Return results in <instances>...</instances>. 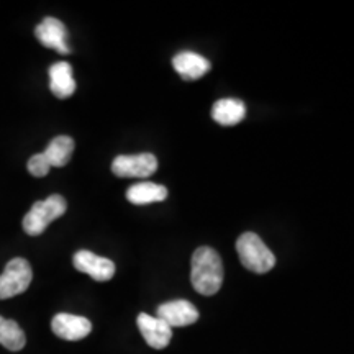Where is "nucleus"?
Returning a JSON list of instances; mask_svg holds the SVG:
<instances>
[{
  "label": "nucleus",
  "instance_id": "f257e3e1",
  "mask_svg": "<svg viewBox=\"0 0 354 354\" xmlns=\"http://www.w3.org/2000/svg\"><path fill=\"white\" fill-rule=\"evenodd\" d=\"M190 282L196 292L202 295H214L223 284V263L214 248H197L190 263Z\"/></svg>",
  "mask_w": 354,
  "mask_h": 354
},
{
  "label": "nucleus",
  "instance_id": "f03ea898",
  "mask_svg": "<svg viewBox=\"0 0 354 354\" xmlns=\"http://www.w3.org/2000/svg\"><path fill=\"white\" fill-rule=\"evenodd\" d=\"M236 253L240 256L241 264L251 272L266 274L276 266V256L253 232L243 233L238 238Z\"/></svg>",
  "mask_w": 354,
  "mask_h": 354
},
{
  "label": "nucleus",
  "instance_id": "7ed1b4c3",
  "mask_svg": "<svg viewBox=\"0 0 354 354\" xmlns=\"http://www.w3.org/2000/svg\"><path fill=\"white\" fill-rule=\"evenodd\" d=\"M68 210V202L59 194H53L46 201L35 202L24 218V230L30 236H38L44 233L48 225L63 216Z\"/></svg>",
  "mask_w": 354,
  "mask_h": 354
},
{
  "label": "nucleus",
  "instance_id": "20e7f679",
  "mask_svg": "<svg viewBox=\"0 0 354 354\" xmlns=\"http://www.w3.org/2000/svg\"><path fill=\"white\" fill-rule=\"evenodd\" d=\"M32 279L33 271L28 261L24 258H13L8 261L6 271L0 276V300L24 294L32 284Z\"/></svg>",
  "mask_w": 354,
  "mask_h": 354
},
{
  "label": "nucleus",
  "instance_id": "39448f33",
  "mask_svg": "<svg viewBox=\"0 0 354 354\" xmlns=\"http://www.w3.org/2000/svg\"><path fill=\"white\" fill-rule=\"evenodd\" d=\"M158 171V159L151 153L122 154L112 162V172L117 177H149Z\"/></svg>",
  "mask_w": 354,
  "mask_h": 354
},
{
  "label": "nucleus",
  "instance_id": "423d86ee",
  "mask_svg": "<svg viewBox=\"0 0 354 354\" xmlns=\"http://www.w3.org/2000/svg\"><path fill=\"white\" fill-rule=\"evenodd\" d=\"M73 264L79 272L87 274V276H91L97 282H107L115 276L113 261L102 258V256H97L86 250L77 251L74 254Z\"/></svg>",
  "mask_w": 354,
  "mask_h": 354
},
{
  "label": "nucleus",
  "instance_id": "0eeeda50",
  "mask_svg": "<svg viewBox=\"0 0 354 354\" xmlns=\"http://www.w3.org/2000/svg\"><path fill=\"white\" fill-rule=\"evenodd\" d=\"M35 37L44 48H53L61 55H69L71 48L68 44V30L61 20L46 17L37 28H35Z\"/></svg>",
  "mask_w": 354,
  "mask_h": 354
},
{
  "label": "nucleus",
  "instance_id": "6e6552de",
  "mask_svg": "<svg viewBox=\"0 0 354 354\" xmlns=\"http://www.w3.org/2000/svg\"><path fill=\"white\" fill-rule=\"evenodd\" d=\"M51 330L57 338L66 342H79L92 331V323L86 317L73 313H57L51 322Z\"/></svg>",
  "mask_w": 354,
  "mask_h": 354
},
{
  "label": "nucleus",
  "instance_id": "1a4fd4ad",
  "mask_svg": "<svg viewBox=\"0 0 354 354\" xmlns=\"http://www.w3.org/2000/svg\"><path fill=\"white\" fill-rule=\"evenodd\" d=\"M158 318L172 326H189L198 320V310L189 300H172L158 307Z\"/></svg>",
  "mask_w": 354,
  "mask_h": 354
},
{
  "label": "nucleus",
  "instance_id": "9d476101",
  "mask_svg": "<svg viewBox=\"0 0 354 354\" xmlns=\"http://www.w3.org/2000/svg\"><path fill=\"white\" fill-rule=\"evenodd\" d=\"M136 325L143 335L145 342L154 349H165L171 343L172 328L158 317H151L148 313H140L136 318Z\"/></svg>",
  "mask_w": 354,
  "mask_h": 354
},
{
  "label": "nucleus",
  "instance_id": "9b49d317",
  "mask_svg": "<svg viewBox=\"0 0 354 354\" xmlns=\"http://www.w3.org/2000/svg\"><path fill=\"white\" fill-rule=\"evenodd\" d=\"M172 66L184 81H197L205 76L212 68L209 59L192 51H183L176 55L172 59Z\"/></svg>",
  "mask_w": 354,
  "mask_h": 354
},
{
  "label": "nucleus",
  "instance_id": "f8f14e48",
  "mask_svg": "<svg viewBox=\"0 0 354 354\" xmlns=\"http://www.w3.org/2000/svg\"><path fill=\"white\" fill-rule=\"evenodd\" d=\"M50 88L57 99H68L76 92V81L73 76V68L66 61L55 63L50 68Z\"/></svg>",
  "mask_w": 354,
  "mask_h": 354
},
{
  "label": "nucleus",
  "instance_id": "ddd939ff",
  "mask_svg": "<svg viewBox=\"0 0 354 354\" xmlns=\"http://www.w3.org/2000/svg\"><path fill=\"white\" fill-rule=\"evenodd\" d=\"M246 105L240 99H220L212 107V118L221 127H233L245 120Z\"/></svg>",
  "mask_w": 354,
  "mask_h": 354
},
{
  "label": "nucleus",
  "instance_id": "4468645a",
  "mask_svg": "<svg viewBox=\"0 0 354 354\" xmlns=\"http://www.w3.org/2000/svg\"><path fill=\"white\" fill-rule=\"evenodd\" d=\"M167 197V189L165 185L154 183H138L131 185L127 192L128 202L133 205H148L153 202H162Z\"/></svg>",
  "mask_w": 354,
  "mask_h": 354
},
{
  "label": "nucleus",
  "instance_id": "2eb2a0df",
  "mask_svg": "<svg viewBox=\"0 0 354 354\" xmlns=\"http://www.w3.org/2000/svg\"><path fill=\"white\" fill-rule=\"evenodd\" d=\"M74 151V140L71 136H56L43 151L50 167H63L69 162Z\"/></svg>",
  "mask_w": 354,
  "mask_h": 354
},
{
  "label": "nucleus",
  "instance_id": "dca6fc26",
  "mask_svg": "<svg viewBox=\"0 0 354 354\" xmlns=\"http://www.w3.org/2000/svg\"><path fill=\"white\" fill-rule=\"evenodd\" d=\"M0 344L8 351H20L25 348L26 336L15 320L0 317Z\"/></svg>",
  "mask_w": 354,
  "mask_h": 354
},
{
  "label": "nucleus",
  "instance_id": "f3484780",
  "mask_svg": "<svg viewBox=\"0 0 354 354\" xmlns=\"http://www.w3.org/2000/svg\"><path fill=\"white\" fill-rule=\"evenodd\" d=\"M26 167H28L30 174L35 177H44L51 169L50 165H48V161L44 159L43 153L33 154V156L28 159V165H26Z\"/></svg>",
  "mask_w": 354,
  "mask_h": 354
}]
</instances>
